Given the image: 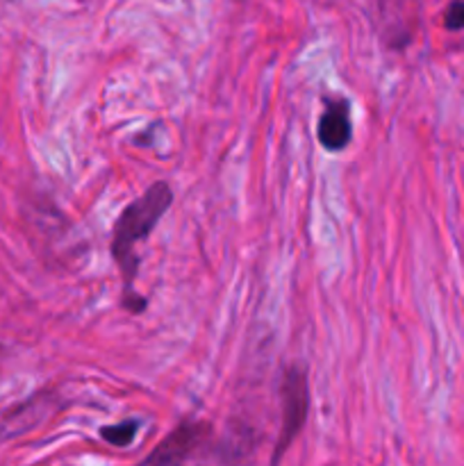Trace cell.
<instances>
[{
    "mask_svg": "<svg viewBox=\"0 0 464 466\" xmlns=\"http://www.w3.org/2000/svg\"><path fill=\"white\" fill-rule=\"evenodd\" d=\"M171 203L173 189L168 187V182L157 180L139 198H135L127 208H123L116 223H114L112 258L123 278V308L130 314H141L146 309V299H141L132 289L136 268H139V258L135 255V246L139 241L148 239V235L155 230L159 218L171 208Z\"/></svg>",
    "mask_w": 464,
    "mask_h": 466,
    "instance_id": "1",
    "label": "cell"
},
{
    "mask_svg": "<svg viewBox=\"0 0 464 466\" xmlns=\"http://www.w3.org/2000/svg\"><path fill=\"white\" fill-rule=\"evenodd\" d=\"M280 399H282V421L280 432H277L276 449H273L271 466L280 464L282 455L287 453L300 431L305 428L309 412V387H308V371L298 364H291L285 369L280 382Z\"/></svg>",
    "mask_w": 464,
    "mask_h": 466,
    "instance_id": "2",
    "label": "cell"
},
{
    "mask_svg": "<svg viewBox=\"0 0 464 466\" xmlns=\"http://www.w3.org/2000/svg\"><path fill=\"white\" fill-rule=\"evenodd\" d=\"M212 426L205 421H185L148 455L139 466H182L207 440Z\"/></svg>",
    "mask_w": 464,
    "mask_h": 466,
    "instance_id": "3",
    "label": "cell"
},
{
    "mask_svg": "<svg viewBox=\"0 0 464 466\" xmlns=\"http://www.w3.org/2000/svg\"><path fill=\"white\" fill-rule=\"evenodd\" d=\"M318 144L330 153L344 150L353 137L350 127V105L344 98H326V109L318 118Z\"/></svg>",
    "mask_w": 464,
    "mask_h": 466,
    "instance_id": "4",
    "label": "cell"
},
{
    "mask_svg": "<svg viewBox=\"0 0 464 466\" xmlns=\"http://www.w3.org/2000/svg\"><path fill=\"white\" fill-rule=\"evenodd\" d=\"M139 428H141V421L130 419V421H121V423H114V426L100 428V437H103L107 444L123 449V446H130L132 441H135Z\"/></svg>",
    "mask_w": 464,
    "mask_h": 466,
    "instance_id": "5",
    "label": "cell"
},
{
    "mask_svg": "<svg viewBox=\"0 0 464 466\" xmlns=\"http://www.w3.org/2000/svg\"><path fill=\"white\" fill-rule=\"evenodd\" d=\"M446 30H462L464 27V3H450L444 12Z\"/></svg>",
    "mask_w": 464,
    "mask_h": 466,
    "instance_id": "6",
    "label": "cell"
}]
</instances>
